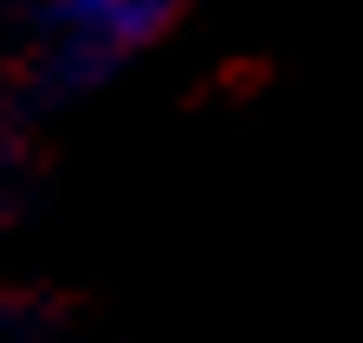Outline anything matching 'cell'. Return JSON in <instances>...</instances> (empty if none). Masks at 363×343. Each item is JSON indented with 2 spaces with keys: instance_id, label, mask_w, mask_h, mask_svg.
Returning a JSON list of instances; mask_svg holds the SVG:
<instances>
[{
  "instance_id": "obj_1",
  "label": "cell",
  "mask_w": 363,
  "mask_h": 343,
  "mask_svg": "<svg viewBox=\"0 0 363 343\" xmlns=\"http://www.w3.org/2000/svg\"><path fill=\"white\" fill-rule=\"evenodd\" d=\"M182 13V0H52V52H45V78L59 91H84L98 84L123 52L150 46V39Z\"/></svg>"
}]
</instances>
